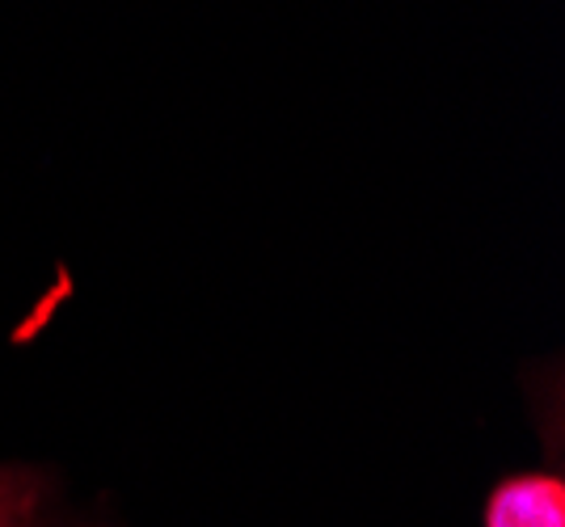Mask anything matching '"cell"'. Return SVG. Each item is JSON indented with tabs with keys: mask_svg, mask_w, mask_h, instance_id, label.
Here are the masks:
<instances>
[{
	"mask_svg": "<svg viewBox=\"0 0 565 527\" xmlns=\"http://www.w3.org/2000/svg\"><path fill=\"white\" fill-rule=\"evenodd\" d=\"M490 527H565V490L557 477H515L490 498Z\"/></svg>",
	"mask_w": 565,
	"mask_h": 527,
	"instance_id": "obj_1",
	"label": "cell"
},
{
	"mask_svg": "<svg viewBox=\"0 0 565 527\" xmlns=\"http://www.w3.org/2000/svg\"><path fill=\"white\" fill-rule=\"evenodd\" d=\"M39 503V477L30 469H0V527H22Z\"/></svg>",
	"mask_w": 565,
	"mask_h": 527,
	"instance_id": "obj_2",
	"label": "cell"
}]
</instances>
